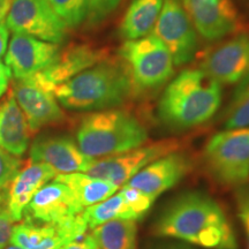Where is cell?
<instances>
[{
	"instance_id": "obj_15",
	"label": "cell",
	"mask_w": 249,
	"mask_h": 249,
	"mask_svg": "<svg viewBox=\"0 0 249 249\" xmlns=\"http://www.w3.org/2000/svg\"><path fill=\"white\" fill-rule=\"evenodd\" d=\"M85 210L65 183L52 180L37 192L23 213L24 222L61 223Z\"/></svg>"
},
{
	"instance_id": "obj_37",
	"label": "cell",
	"mask_w": 249,
	"mask_h": 249,
	"mask_svg": "<svg viewBox=\"0 0 249 249\" xmlns=\"http://www.w3.org/2000/svg\"><path fill=\"white\" fill-rule=\"evenodd\" d=\"M4 249H22V248H20V247H18V246L11 244V246H6Z\"/></svg>"
},
{
	"instance_id": "obj_31",
	"label": "cell",
	"mask_w": 249,
	"mask_h": 249,
	"mask_svg": "<svg viewBox=\"0 0 249 249\" xmlns=\"http://www.w3.org/2000/svg\"><path fill=\"white\" fill-rule=\"evenodd\" d=\"M14 223L7 209H0V249H4L11 242Z\"/></svg>"
},
{
	"instance_id": "obj_22",
	"label": "cell",
	"mask_w": 249,
	"mask_h": 249,
	"mask_svg": "<svg viewBox=\"0 0 249 249\" xmlns=\"http://www.w3.org/2000/svg\"><path fill=\"white\" fill-rule=\"evenodd\" d=\"M54 180L70 187L83 209L107 200L120 189L114 183L83 172L58 174Z\"/></svg>"
},
{
	"instance_id": "obj_21",
	"label": "cell",
	"mask_w": 249,
	"mask_h": 249,
	"mask_svg": "<svg viewBox=\"0 0 249 249\" xmlns=\"http://www.w3.org/2000/svg\"><path fill=\"white\" fill-rule=\"evenodd\" d=\"M164 0H132L119 24L124 40L139 39L150 35L160 18Z\"/></svg>"
},
{
	"instance_id": "obj_26",
	"label": "cell",
	"mask_w": 249,
	"mask_h": 249,
	"mask_svg": "<svg viewBox=\"0 0 249 249\" xmlns=\"http://www.w3.org/2000/svg\"><path fill=\"white\" fill-rule=\"evenodd\" d=\"M50 2L68 29L80 27L88 18L89 0H50Z\"/></svg>"
},
{
	"instance_id": "obj_20",
	"label": "cell",
	"mask_w": 249,
	"mask_h": 249,
	"mask_svg": "<svg viewBox=\"0 0 249 249\" xmlns=\"http://www.w3.org/2000/svg\"><path fill=\"white\" fill-rule=\"evenodd\" d=\"M33 135L12 91L0 104V148L17 157L27 151Z\"/></svg>"
},
{
	"instance_id": "obj_25",
	"label": "cell",
	"mask_w": 249,
	"mask_h": 249,
	"mask_svg": "<svg viewBox=\"0 0 249 249\" xmlns=\"http://www.w3.org/2000/svg\"><path fill=\"white\" fill-rule=\"evenodd\" d=\"M224 126L226 129L249 127V76L238 83L226 108Z\"/></svg>"
},
{
	"instance_id": "obj_36",
	"label": "cell",
	"mask_w": 249,
	"mask_h": 249,
	"mask_svg": "<svg viewBox=\"0 0 249 249\" xmlns=\"http://www.w3.org/2000/svg\"><path fill=\"white\" fill-rule=\"evenodd\" d=\"M4 203H5V197H4V195L0 194V209H2V205H4Z\"/></svg>"
},
{
	"instance_id": "obj_38",
	"label": "cell",
	"mask_w": 249,
	"mask_h": 249,
	"mask_svg": "<svg viewBox=\"0 0 249 249\" xmlns=\"http://www.w3.org/2000/svg\"><path fill=\"white\" fill-rule=\"evenodd\" d=\"M169 249H187V248H178V247H176V248H169Z\"/></svg>"
},
{
	"instance_id": "obj_19",
	"label": "cell",
	"mask_w": 249,
	"mask_h": 249,
	"mask_svg": "<svg viewBox=\"0 0 249 249\" xmlns=\"http://www.w3.org/2000/svg\"><path fill=\"white\" fill-rule=\"evenodd\" d=\"M58 173L44 163H31L20 170L9 185L6 209L14 222H20L34 196L42 187L52 181Z\"/></svg>"
},
{
	"instance_id": "obj_13",
	"label": "cell",
	"mask_w": 249,
	"mask_h": 249,
	"mask_svg": "<svg viewBox=\"0 0 249 249\" xmlns=\"http://www.w3.org/2000/svg\"><path fill=\"white\" fill-rule=\"evenodd\" d=\"M12 93L26 116L33 134L43 127L65 120V113L54 93L40 86L34 76L14 79Z\"/></svg>"
},
{
	"instance_id": "obj_10",
	"label": "cell",
	"mask_w": 249,
	"mask_h": 249,
	"mask_svg": "<svg viewBox=\"0 0 249 249\" xmlns=\"http://www.w3.org/2000/svg\"><path fill=\"white\" fill-rule=\"evenodd\" d=\"M187 15L203 38L218 40L246 31L233 0H181Z\"/></svg>"
},
{
	"instance_id": "obj_32",
	"label": "cell",
	"mask_w": 249,
	"mask_h": 249,
	"mask_svg": "<svg viewBox=\"0 0 249 249\" xmlns=\"http://www.w3.org/2000/svg\"><path fill=\"white\" fill-rule=\"evenodd\" d=\"M58 249H98V246L96 244L91 232H90L87 233L82 238L68 242V244L61 246Z\"/></svg>"
},
{
	"instance_id": "obj_16",
	"label": "cell",
	"mask_w": 249,
	"mask_h": 249,
	"mask_svg": "<svg viewBox=\"0 0 249 249\" xmlns=\"http://www.w3.org/2000/svg\"><path fill=\"white\" fill-rule=\"evenodd\" d=\"M29 156L31 163L48 164L58 174L86 173L95 160L80 150L76 141L62 135L37 138L31 144Z\"/></svg>"
},
{
	"instance_id": "obj_6",
	"label": "cell",
	"mask_w": 249,
	"mask_h": 249,
	"mask_svg": "<svg viewBox=\"0 0 249 249\" xmlns=\"http://www.w3.org/2000/svg\"><path fill=\"white\" fill-rule=\"evenodd\" d=\"M211 176L224 186L240 187L249 180V127L230 128L211 136L204 148Z\"/></svg>"
},
{
	"instance_id": "obj_4",
	"label": "cell",
	"mask_w": 249,
	"mask_h": 249,
	"mask_svg": "<svg viewBox=\"0 0 249 249\" xmlns=\"http://www.w3.org/2000/svg\"><path fill=\"white\" fill-rule=\"evenodd\" d=\"M148 142V130L138 118L127 111L90 112L76 130L80 150L93 160L116 156Z\"/></svg>"
},
{
	"instance_id": "obj_5",
	"label": "cell",
	"mask_w": 249,
	"mask_h": 249,
	"mask_svg": "<svg viewBox=\"0 0 249 249\" xmlns=\"http://www.w3.org/2000/svg\"><path fill=\"white\" fill-rule=\"evenodd\" d=\"M128 71L134 93L154 91L171 80L174 73L172 55L154 35L124 40L118 52Z\"/></svg>"
},
{
	"instance_id": "obj_29",
	"label": "cell",
	"mask_w": 249,
	"mask_h": 249,
	"mask_svg": "<svg viewBox=\"0 0 249 249\" xmlns=\"http://www.w3.org/2000/svg\"><path fill=\"white\" fill-rule=\"evenodd\" d=\"M121 0H89L88 21L89 26L99 24L116 11Z\"/></svg>"
},
{
	"instance_id": "obj_18",
	"label": "cell",
	"mask_w": 249,
	"mask_h": 249,
	"mask_svg": "<svg viewBox=\"0 0 249 249\" xmlns=\"http://www.w3.org/2000/svg\"><path fill=\"white\" fill-rule=\"evenodd\" d=\"M192 167L191 158L183 152L176 151L152 161L135 174L126 185L158 197L178 185L191 172Z\"/></svg>"
},
{
	"instance_id": "obj_28",
	"label": "cell",
	"mask_w": 249,
	"mask_h": 249,
	"mask_svg": "<svg viewBox=\"0 0 249 249\" xmlns=\"http://www.w3.org/2000/svg\"><path fill=\"white\" fill-rule=\"evenodd\" d=\"M22 161L17 156L0 148V189L11 185L17 174L20 172Z\"/></svg>"
},
{
	"instance_id": "obj_3",
	"label": "cell",
	"mask_w": 249,
	"mask_h": 249,
	"mask_svg": "<svg viewBox=\"0 0 249 249\" xmlns=\"http://www.w3.org/2000/svg\"><path fill=\"white\" fill-rule=\"evenodd\" d=\"M53 93L67 110L96 112L121 107L134 88L124 62L107 58L58 86Z\"/></svg>"
},
{
	"instance_id": "obj_7",
	"label": "cell",
	"mask_w": 249,
	"mask_h": 249,
	"mask_svg": "<svg viewBox=\"0 0 249 249\" xmlns=\"http://www.w3.org/2000/svg\"><path fill=\"white\" fill-rule=\"evenodd\" d=\"M180 149V142L172 139L144 143L123 154L95 160L86 173L121 187L152 161Z\"/></svg>"
},
{
	"instance_id": "obj_24",
	"label": "cell",
	"mask_w": 249,
	"mask_h": 249,
	"mask_svg": "<svg viewBox=\"0 0 249 249\" xmlns=\"http://www.w3.org/2000/svg\"><path fill=\"white\" fill-rule=\"evenodd\" d=\"M81 214L87 223L89 231L102 224L113 222V220H135L138 222V218L127 205L119 191L107 200L86 208Z\"/></svg>"
},
{
	"instance_id": "obj_35",
	"label": "cell",
	"mask_w": 249,
	"mask_h": 249,
	"mask_svg": "<svg viewBox=\"0 0 249 249\" xmlns=\"http://www.w3.org/2000/svg\"><path fill=\"white\" fill-rule=\"evenodd\" d=\"M13 0H0V22L6 20Z\"/></svg>"
},
{
	"instance_id": "obj_2",
	"label": "cell",
	"mask_w": 249,
	"mask_h": 249,
	"mask_svg": "<svg viewBox=\"0 0 249 249\" xmlns=\"http://www.w3.org/2000/svg\"><path fill=\"white\" fill-rule=\"evenodd\" d=\"M222 85L202 68H187L170 81L158 104L165 126L182 130L207 123L220 107Z\"/></svg>"
},
{
	"instance_id": "obj_34",
	"label": "cell",
	"mask_w": 249,
	"mask_h": 249,
	"mask_svg": "<svg viewBox=\"0 0 249 249\" xmlns=\"http://www.w3.org/2000/svg\"><path fill=\"white\" fill-rule=\"evenodd\" d=\"M9 39V29L6 26L5 21L0 22V58L4 57L6 51H7Z\"/></svg>"
},
{
	"instance_id": "obj_14",
	"label": "cell",
	"mask_w": 249,
	"mask_h": 249,
	"mask_svg": "<svg viewBox=\"0 0 249 249\" xmlns=\"http://www.w3.org/2000/svg\"><path fill=\"white\" fill-rule=\"evenodd\" d=\"M59 51L58 44L13 34L5 53V64L14 79H28L48 68L58 57Z\"/></svg>"
},
{
	"instance_id": "obj_33",
	"label": "cell",
	"mask_w": 249,
	"mask_h": 249,
	"mask_svg": "<svg viewBox=\"0 0 249 249\" xmlns=\"http://www.w3.org/2000/svg\"><path fill=\"white\" fill-rule=\"evenodd\" d=\"M12 76L13 75H12V71L9 70V67L5 62L0 60V98L7 91Z\"/></svg>"
},
{
	"instance_id": "obj_8",
	"label": "cell",
	"mask_w": 249,
	"mask_h": 249,
	"mask_svg": "<svg viewBox=\"0 0 249 249\" xmlns=\"http://www.w3.org/2000/svg\"><path fill=\"white\" fill-rule=\"evenodd\" d=\"M5 22L13 34L58 45L67 36L68 28L54 12L50 0H13Z\"/></svg>"
},
{
	"instance_id": "obj_30",
	"label": "cell",
	"mask_w": 249,
	"mask_h": 249,
	"mask_svg": "<svg viewBox=\"0 0 249 249\" xmlns=\"http://www.w3.org/2000/svg\"><path fill=\"white\" fill-rule=\"evenodd\" d=\"M236 213L242 225L246 238V246L249 249V185L245 183L235 189Z\"/></svg>"
},
{
	"instance_id": "obj_11",
	"label": "cell",
	"mask_w": 249,
	"mask_h": 249,
	"mask_svg": "<svg viewBox=\"0 0 249 249\" xmlns=\"http://www.w3.org/2000/svg\"><path fill=\"white\" fill-rule=\"evenodd\" d=\"M81 213L61 223L23 222L14 225L11 244L22 249L60 248L88 233L89 229Z\"/></svg>"
},
{
	"instance_id": "obj_12",
	"label": "cell",
	"mask_w": 249,
	"mask_h": 249,
	"mask_svg": "<svg viewBox=\"0 0 249 249\" xmlns=\"http://www.w3.org/2000/svg\"><path fill=\"white\" fill-rule=\"evenodd\" d=\"M200 68L220 85H238L249 76V33L235 34L204 55Z\"/></svg>"
},
{
	"instance_id": "obj_27",
	"label": "cell",
	"mask_w": 249,
	"mask_h": 249,
	"mask_svg": "<svg viewBox=\"0 0 249 249\" xmlns=\"http://www.w3.org/2000/svg\"><path fill=\"white\" fill-rule=\"evenodd\" d=\"M119 192L123 195L124 201H126L127 205L130 208V210L133 211L135 217L138 218V220L141 219V218L144 217L149 213L155 201L157 200V197H155V196L143 193L140 189L129 185L121 186Z\"/></svg>"
},
{
	"instance_id": "obj_9",
	"label": "cell",
	"mask_w": 249,
	"mask_h": 249,
	"mask_svg": "<svg viewBox=\"0 0 249 249\" xmlns=\"http://www.w3.org/2000/svg\"><path fill=\"white\" fill-rule=\"evenodd\" d=\"M151 35L169 50L174 66H182L191 61L197 49L196 29L181 0H164Z\"/></svg>"
},
{
	"instance_id": "obj_1",
	"label": "cell",
	"mask_w": 249,
	"mask_h": 249,
	"mask_svg": "<svg viewBox=\"0 0 249 249\" xmlns=\"http://www.w3.org/2000/svg\"><path fill=\"white\" fill-rule=\"evenodd\" d=\"M158 236L204 249H238V240L223 208L207 194L186 193L163 211L154 226Z\"/></svg>"
},
{
	"instance_id": "obj_23",
	"label": "cell",
	"mask_w": 249,
	"mask_h": 249,
	"mask_svg": "<svg viewBox=\"0 0 249 249\" xmlns=\"http://www.w3.org/2000/svg\"><path fill=\"white\" fill-rule=\"evenodd\" d=\"M98 249H136L138 224L135 220H113L91 230Z\"/></svg>"
},
{
	"instance_id": "obj_17",
	"label": "cell",
	"mask_w": 249,
	"mask_h": 249,
	"mask_svg": "<svg viewBox=\"0 0 249 249\" xmlns=\"http://www.w3.org/2000/svg\"><path fill=\"white\" fill-rule=\"evenodd\" d=\"M107 58L104 49L90 44H71L60 50L55 60L34 77L40 86L53 92L58 86Z\"/></svg>"
}]
</instances>
